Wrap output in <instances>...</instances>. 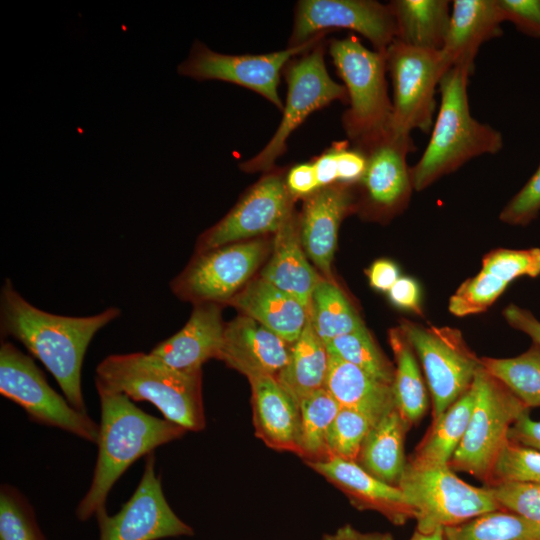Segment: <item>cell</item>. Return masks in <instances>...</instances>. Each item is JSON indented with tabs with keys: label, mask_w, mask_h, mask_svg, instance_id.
Wrapping results in <instances>:
<instances>
[{
	"label": "cell",
	"mask_w": 540,
	"mask_h": 540,
	"mask_svg": "<svg viewBox=\"0 0 540 540\" xmlns=\"http://www.w3.org/2000/svg\"><path fill=\"white\" fill-rule=\"evenodd\" d=\"M249 382L255 436L275 451L298 455V404L274 376H258Z\"/></svg>",
	"instance_id": "603a6c76"
},
{
	"label": "cell",
	"mask_w": 540,
	"mask_h": 540,
	"mask_svg": "<svg viewBox=\"0 0 540 540\" xmlns=\"http://www.w3.org/2000/svg\"><path fill=\"white\" fill-rule=\"evenodd\" d=\"M201 383V371H179L143 352L109 355L95 376V385L150 402L164 419L193 432L206 425Z\"/></svg>",
	"instance_id": "277c9868"
},
{
	"label": "cell",
	"mask_w": 540,
	"mask_h": 540,
	"mask_svg": "<svg viewBox=\"0 0 540 540\" xmlns=\"http://www.w3.org/2000/svg\"><path fill=\"white\" fill-rule=\"evenodd\" d=\"M396 22L397 41L415 48L441 51L449 21L446 0H394L389 2Z\"/></svg>",
	"instance_id": "83f0119b"
},
{
	"label": "cell",
	"mask_w": 540,
	"mask_h": 540,
	"mask_svg": "<svg viewBox=\"0 0 540 540\" xmlns=\"http://www.w3.org/2000/svg\"><path fill=\"white\" fill-rule=\"evenodd\" d=\"M310 163L313 166L319 187L335 183L354 184L365 169L364 153L346 142L333 144Z\"/></svg>",
	"instance_id": "74e56055"
},
{
	"label": "cell",
	"mask_w": 540,
	"mask_h": 540,
	"mask_svg": "<svg viewBox=\"0 0 540 540\" xmlns=\"http://www.w3.org/2000/svg\"><path fill=\"white\" fill-rule=\"evenodd\" d=\"M410 540H445L444 530L439 528L430 533H421L415 530Z\"/></svg>",
	"instance_id": "f5cc1de1"
},
{
	"label": "cell",
	"mask_w": 540,
	"mask_h": 540,
	"mask_svg": "<svg viewBox=\"0 0 540 540\" xmlns=\"http://www.w3.org/2000/svg\"><path fill=\"white\" fill-rule=\"evenodd\" d=\"M339 409L340 406L325 388L300 402L297 456L306 464L329 459L327 438Z\"/></svg>",
	"instance_id": "1f68e13d"
},
{
	"label": "cell",
	"mask_w": 540,
	"mask_h": 540,
	"mask_svg": "<svg viewBox=\"0 0 540 540\" xmlns=\"http://www.w3.org/2000/svg\"><path fill=\"white\" fill-rule=\"evenodd\" d=\"M155 462L154 452L146 456L140 482L118 513L110 516L106 508L96 513L99 540H159L193 535L191 526L168 504Z\"/></svg>",
	"instance_id": "9a60e30c"
},
{
	"label": "cell",
	"mask_w": 540,
	"mask_h": 540,
	"mask_svg": "<svg viewBox=\"0 0 540 540\" xmlns=\"http://www.w3.org/2000/svg\"><path fill=\"white\" fill-rule=\"evenodd\" d=\"M472 386L474 407L463 439L448 466L489 485L495 463L509 442L511 426L529 408L482 365Z\"/></svg>",
	"instance_id": "8992f818"
},
{
	"label": "cell",
	"mask_w": 540,
	"mask_h": 540,
	"mask_svg": "<svg viewBox=\"0 0 540 540\" xmlns=\"http://www.w3.org/2000/svg\"><path fill=\"white\" fill-rule=\"evenodd\" d=\"M225 326L220 304H196L182 329L158 343L149 353L173 369L201 371L205 362L217 358Z\"/></svg>",
	"instance_id": "44dd1931"
},
{
	"label": "cell",
	"mask_w": 540,
	"mask_h": 540,
	"mask_svg": "<svg viewBox=\"0 0 540 540\" xmlns=\"http://www.w3.org/2000/svg\"><path fill=\"white\" fill-rule=\"evenodd\" d=\"M324 388L341 408L358 411L374 423L396 408L392 385L332 354Z\"/></svg>",
	"instance_id": "484cf974"
},
{
	"label": "cell",
	"mask_w": 540,
	"mask_h": 540,
	"mask_svg": "<svg viewBox=\"0 0 540 540\" xmlns=\"http://www.w3.org/2000/svg\"><path fill=\"white\" fill-rule=\"evenodd\" d=\"M374 424L366 415L340 407L328 433L329 459L357 462L363 443Z\"/></svg>",
	"instance_id": "f35d334b"
},
{
	"label": "cell",
	"mask_w": 540,
	"mask_h": 540,
	"mask_svg": "<svg viewBox=\"0 0 540 540\" xmlns=\"http://www.w3.org/2000/svg\"><path fill=\"white\" fill-rule=\"evenodd\" d=\"M393 87L390 129L428 133L434 124L435 92L448 71L440 51L415 48L395 40L385 51Z\"/></svg>",
	"instance_id": "8fae6325"
},
{
	"label": "cell",
	"mask_w": 540,
	"mask_h": 540,
	"mask_svg": "<svg viewBox=\"0 0 540 540\" xmlns=\"http://www.w3.org/2000/svg\"><path fill=\"white\" fill-rule=\"evenodd\" d=\"M275 234L273 254L261 278L293 296L308 310L312 293L322 278L301 248L299 216L293 211Z\"/></svg>",
	"instance_id": "cb8c5ba5"
},
{
	"label": "cell",
	"mask_w": 540,
	"mask_h": 540,
	"mask_svg": "<svg viewBox=\"0 0 540 540\" xmlns=\"http://www.w3.org/2000/svg\"><path fill=\"white\" fill-rule=\"evenodd\" d=\"M327 46L348 96L343 129L352 146L363 147L390 129L386 54L369 50L353 35L330 39Z\"/></svg>",
	"instance_id": "5b68a950"
},
{
	"label": "cell",
	"mask_w": 540,
	"mask_h": 540,
	"mask_svg": "<svg viewBox=\"0 0 540 540\" xmlns=\"http://www.w3.org/2000/svg\"><path fill=\"white\" fill-rule=\"evenodd\" d=\"M267 252L265 242L253 240L198 252L171 283L181 299L200 303L229 302L258 268Z\"/></svg>",
	"instance_id": "4fadbf2b"
},
{
	"label": "cell",
	"mask_w": 540,
	"mask_h": 540,
	"mask_svg": "<svg viewBox=\"0 0 540 540\" xmlns=\"http://www.w3.org/2000/svg\"><path fill=\"white\" fill-rule=\"evenodd\" d=\"M291 344L251 317L226 324L217 358L249 379L274 376L289 360Z\"/></svg>",
	"instance_id": "ffe728a7"
},
{
	"label": "cell",
	"mask_w": 540,
	"mask_h": 540,
	"mask_svg": "<svg viewBox=\"0 0 540 540\" xmlns=\"http://www.w3.org/2000/svg\"><path fill=\"white\" fill-rule=\"evenodd\" d=\"M307 465L340 490L360 511L378 512L398 526L416 517L415 509L399 487L377 479L357 462L330 458Z\"/></svg>",
	"instance_id": "d6986e66"
},
{
	"label": "cell",
	"mask_w": 540,
	"mask_h": 540,
	"mask_svg": "<svg viewBox=\"0 0 540 540\" xmlns=\"http://www.w3.org/2000/svg\"><path fill=\"white\" fill-rule=\"evenodd\" d=\"M397 487L415 509L416 530L421 533L502 510L486 486L466 483L448 465L421 466L407 461Z\"/></svg>",
	"instance_id": "ba28073f"
},
{
	"label": "cell",
	"mask_w": 540,
	"mask_h": 540,
	"mask_svg": "<svg viewBox=\"0 0 540 540\" xmlns=\"http://www.w3.org/2000/svg\"><path fill=\"white\" fill-rule=\"evenodd\" d=\"M287 188L295 197H307L320 189L313 166L310 162L292 166L285 174Z\"/></svg>",
	"instance_id": "bcb514c9"
},
{
	"label": "cell",
	"mask_w": 540,
	"mask_h": 540,
	"mask_svg": "<svg viewBox=\"0 0 540 540\" xmlns=\"http://www.w3.org/2000/svg\"><path fill=\"white\" fill-rule=\"evenodd\" d=\"M503 316L511 327L525 333L533 343L540 345V321L529 310L510 304L503 310Z\"/></svg>",
	"instance_id": "681fc988"
},
{
	"label": "cell",
	"mask_w": 540,
	"mask_h": 540,
	"mask_svg": "<svg viewBox=\"0 0 540 540\" xmlns=\"http://www.w3.org/2000/svg\"><path fill=\"white\" fill-rule=\"evenodd\" d=\"M329 354L351 363L375 379L393 385L395 367L377 347L366 327L328 342Z\"/></svg>",
	"instance_id": "d590c367"
},
{
	"label": "cell",
	"mask_w": 540,
	"mask_h": 540,
	"mask_svg": "<svg viewBox=\"0 0 540 540\" xmlns=\"http://www.w3.org/2000/svg\"><path fill=\"white\" fill-rule=\"evenodd\" d=\"M293 201L285 173L275 167L266 172L218 223L200 236L198 252L276 233L294 211Z\"/></svg>",
	"instance_id": "2e32d148"
},
{
	"label": "cell",
	"mask_w": 540,
	"mask_h": 540,
	"mask_svg": "<svg viewBox=\"0 0 540 540\" xmlns=\"http://www.w3.org/2000/svg\"><path fill=\"white\" fill-rule=\"evenodd\" d=\"M503 22L497 0L453 1L445 43L440 51L448 70L465 67L473 71L481 45L502 35Z\"/></svg>",
	"instance_id": "7402d4cb"
},
{
	"label": "cell",
	"mask_w": 540,
	"mask_h": 540,
	"mask_svg": "<svg viewBox=\"0 0 540 540\" xmlns=\"http://www.w3.org/2000/svg\"><path fill=\"white\" fill-rule=\"evenodd\" d=\"M389 342L395 359L393 392L396 408L411 426L418 423L428 408V398L415 352L398 327L389 333Z\"/></svg>",
	"instance_id": "4dcf8cb0"
},
{
	"label": "cell",
	"mask_w": 540,
	"mask_h": 540,
	"mask_svg": "<svg viewBox=\"0 0 540 540\" xmlns=\"http://www.w3.org/2000/svg\"><path fill=\"white\" fill-rule=\"evenodd\" d=\"M509 283L481 269L463 282L451 296L449 311L458 317L486 311L504 292Z\"/></svg>",
	"instance_id": "ab89813d"
},
{
	"label": "cell",
	"mask_w": 540,
	"mask_h": 540,
	"mask_svg": "<svg viewBox=\"0 0 540 540\" xmlns=\"http://www.w3.org/2000/svg\"><path fill=\"white\" fill-rule=\"evenodd\" d=\"M472 70L453 67L439 83L440 108L430 140L411 167L412 185L421 191L475 157L496 154L503 147L502 134L470 113L467 86Z\"/></svg>",
	"instance_id": "3957f363"
},
{
	"label": "cell",
	"mask_w": 540,
	"mask_h": 540,
	"mask_svg": "<svg viewBox=\"0 0 540 540\" xmlns=\"http://www.w3.org/2000/svg\"><path fill=\"white\" fill-rule=\"evenodd\" d=\"M358 149L365 156V169L358 181L365 200L380 213L400 208L413 188L406 160L416 149L411 135L389 129Z\"/></svg>",
	"instance_id": "e0dca14e"
},
{
	"label": "cell",
	"mask_w": 540,
	"mask_h": 540,
	"mask_svg": "<svg viewBox=\"0 0 540 540\" xmlns=\"http://www.w3.org/2000/svg\"><path fill=\"white\" fill-rule=\"evenodd\" d=\"M96 389L101 411L98 455L90 487L76 508L80 521L106 508L110 490L136 460L187 432L180 425L144 412L125 394L98 385Z\"/></svg>",
	"instance_id": "7a4b0ae2"
},
{
	"label": "cell",
	"mask_w": 540,
	"mask_h": 540,
	"mask_svg": "<svg viewBox=\"0 0 540 540\" xmlns=\"http://www.w3.org/2000/svg\"><path fill=\"white\" fill-rule=\"evenodd\" d=\"M352 185L335 183L318 189L305 197L298 215L300 239L305 253L325 279L331 282H334L332 261L338 229L343 218L356 205Z\"/></svg>",
	"instance_id": "ac0fdd59"
},
{
	"label": "cell",
	"mask_w": 540,
	"mask_h": 540,
	"mask_svg": "<svg viewBox=\"0 0 540 540\" xmlns=\"http://www.w3.org/2000/svg\"><path fill=\"white\" fill-rule=\"evenodd\" d=\"M121 314L110 307L86 317L63 316L29 303L6 278L0 292L1 336L23 344L54 376L65 398L86 412L81 370L88 345L95 334Z\"/></svg>",
	"instance_id": "6da1fadb"
},
{
	"label": "cell",
	"mask_w": 540,
	"mask_h": 540,
	"mask_svg": "<svg viewBox=\"0 0 540 540\" xmlns=\"http://www.w3.org/2000/svg\"><path fill=\"white\" fill-rule=\"evenodd\" d=\"M308 317L325 345L338 336L365 327L339 287L323 278L312 293Z\"/></svg>",
	"instance_id": "d6a6232c"
},
{
	"label": "cell",
	"mask_w": 540,
	"mask_h": 540,
	"mask_svg": "<svg viewBox=\"0 0 540 540\" xmlns=\"http://www.w3.org/2000/svg\"><path fill=\"white\" fill-rule=\"evenodd\" d=\"M540 212V165L524 187L507 203L500 220L511 225H526Z\"/></svg>",
	"instance_id": "ee69618b"
},
{
	"label": "cell",
	"mask_w": 540,
	"mask_h": 540,
	"mask_svg": "<svg viewBox=\"0 0 540 540\" xmlns=\"http://www.w3.org/2000/svg\"><path fill=\"white\" fill-rule=\"evenodd\" d=\"M475 403L473 386L430 424L428 432L407 458L421 466H446L465 434Z\"/></svg>",
	"instance_id": "f546056e"
},
{
	"label": "cell",
	"mask_w": 540,
	"mask_h": 540,
	"mask_svg": "<svg viewBox=\"0 0 540 540\" xmlns=\"http://www.w3.org/2000/svg\"><path fill=\"white\" fill-rule=\"evenodd\" d=\"M328 367V351L308 317L301 335L291 345L287 364L276 379L299 406L304 398L325 387Z\"/></svg>",
	"instance_id": "f1b7e54d"
},
{
	"label": "cell",
	"mask_w": 540,
	"mask_h": 540,
	"mask_svg": "<svg viewBox=\"0 0 540 540\" xmlns=\"http://www.w3.org/2000/svg\"><path fill=\"white\" fill-rule=\"evenodd\" d=\"M370 285L379 291H389L399 279L397 266L389 260L375 261L367 271Z\"/></svg>",
	"instance_id": "f907efd6"
},
{
	"label": "cell",
	"mask_w": 540,
	"mask_h": 540,
	"mask_svg": "<svg viewBox=\"0 0 540 540\" xmlns=\"http://www.w3.org/2000/svg\"><path fill=\"white\" fill-rule=\"evenodd\" d=\"M326 46L323 39L287 63L283 73L288 89L280 124L263 149L239 165L242 171L266 173L274 169L277 159L286 152L288 138L311 113L334 101L348 102L345 86L335 82L327 71Z\"/></svg>",
	"instance_id": "52a82bcc"
},
{
	"label": "cell",
	"mask_w": 540,
	"mask_h": 540,
	"mask_svg": "<svg viewBox=\"0 0 540 540\" xmlns=\"http://www.w3.org/2000/svg\"><path fill=\"white\" fill-rule=\"evenodd\" d=\"M323 540H395L388 532H362L350 524L343 525L333 533L323 535Z\"/></svg>",
	"instance_id": "816d5d0a"
},
{
	"label": "cell",
	"mask_w": 540,
	"mask_h": 540,
	"mask_svg": "<svg viewBox=\"0 0 540 540\" xmlns=\"http://www.w3.org/2000/svg\"><path fill=\"white\" fill-rule=\"evenodd\" d=\"M229 302L291 345L308 321V310L298 300L261 277Z\"/></svg>",
	"instance_id": "d4e9b609"
},
{
	"label": "cell",
	"mask_w": 540,
	"mask_h": 540,
	"mask_svg": "<svg viewBox=\"0 0 540 540\" xmlns=\"http://www.w3.org/2000/svg\"><path fill=\"white\" fill-rule=\"evenodd\" d=\"M445 540H540V526L506 510L445 527Z\"/></svg>",
	"instance_id": "e575fe53"
},
{
	"label": "cell",
	"mask_w": 540,
	"mask_h": 540,
	"mask_svg": "<svg viewBox=\"0 0 540 540\" xmlns=\"http://www.w3.org/2000/svg\"><path fill=\"white\" fill-rule=\"evenodd\" d=\"M509 441L540 451V421L533 420L529 411L524 412L511 426Z\"/></svg>",
	"instance_id": "7dc6e473"
},
{
	"label": "cell",
	"mask_w": 540,
	"mask_h": 540,
	"mask_svg": "<svg viewBox=\"0 0 540 540\" xmlns=\"http://www.w3.org/2000/svg\"><path fill=\"white\" fill-rule=\"evenodd\" d=\"M388 294L391 302L397 307L420 312V289L412 278L399 277Z\"/></svg>",
	"instance_id": "c3c4849f"
},
{
	"label": "cell",
	"mask_w": 540,
	"mask_h": 540,
	"mask_svg": "<svg viewBox=\"0 0 540 540\" xmlns=\"http://www.w3.org/2000/svg\"><path fill=\"white\" fill-rule=\"evenodd\" d=\"M399 328L422 364L432 396L434 423L471 388L481 367L480 358L456 328L423 326L406 319L401 320Z\"/></svg>",
	"instance_id": "30bf717a"
},
{
	"label": "cell",
	"mask_w": 540,
	"mask_h": 540,
	"mask_svg": "<svg viewBox=\"0 0 540 540\" xmlns=\"http://www.w3.org/2000/svg\"><path fill=\"white\" fill-rule=\"evenodd\" d=\"M499 482L540 484V451L509 441L495 463L489 485Z\"/></svg>",
	"instance_id": "60d3db41"
},
{
	"label": "cell",
	"mask_w": 540,
	"mask_h": 540,
	"mask_svg": "<svg viewBox=\"0 0 540 540\" xmlns=\"http://www.w3.org/2000/svg\"><path fill=\"white\" fill-rule=\"evenodd\" d=\"M483 368L512 391L527 408L540 407V345L533 343L511 358H480Z\"/></svg>",
	"instance_id": "836d02e7"
},
{
	"label": "cell",
	"mask_w": 540,
	"mask_h": 540,
	"mask_svg": "<svg viewBox=\"0 0 540 540\" xmlns=\"http://www.w3.org/2000/svg\"><path fill=\"white\" fill-rule=\"evenodd\" d=\"M0 393L23 408L31 421L97 443L99 424L57 393L34 360L8 341L0 347Z\"/></svg>",
	"instance_id": "9c48e42d"
},
{
	"label": "cell",
	"mask_w": 540,
	"mask_h": 540,
	"mask_svg": "<svg viewBox=\"0 0 540 540\" xmlns=\"http://www.w3.org/2000/svg\"><path fill=\"white\" fill-rule=\"evenodd\" d=\"M327 33L323 32L300 46L264 54H222L195 40L189 56L178 66L177 72L198 81L220 80L245 87L282 111L284 104L278 87L285 66L292 58L325 39Z\"/></svg>",
	"instance_id": "7c38bea8"
},
{
	"label": "cell",
	"mask_w": 540,
	"mask_h": 540,
	"mask_svg": "<svg viewBox=\"0 0 540 540\" xmlns=\"http://www.w3.org/2000/svg\"><path fill=\"white\" fill-rule=\"evenodd\" d=\"M335 29L359 33L378 52H385L396 39V22L389 3L374 0H301L295 7L287 47L300 46L323 32Z\"/></svg>",
	"instance_id": "5bb4252c"
},
{
	"label": "cell",
	"mask_w": 540,
	"mask_h": 540,
	"mask_svg": "<svg viewBox=\"0 0 540 540\" xmlns=\"http://www.w3.org/2000/svg\"><path fill=\"white\" fill-rule=\"evenodd\" d=\"M504 20L540 39V0H497Z\"/></svg>",
	"instance_id": "f6af8a7d"
},
{
	"label": "cell",
	"mask_w": 540,
	"mask_h": 540,
	"mask_svg": "<svg viewBox=\"0 0 540 540\" xmlns=\"http://www.w3.org/2000/svg\"><path fill=\"white\" fill-rule=\"evenodd\" d=\"M486 487L502 510L540 526V484L499 482Z\"/></svg>",
	"instance_id": "7bdbcfd3"
},
{
	"label": "cell",
	"mask_w": 540,
	"mask_h": 540,
	"mask_svg": "<svg viewBox=\"0 0 540 540\" xmlns=\"http://www.w3.org/2000/svg\"><path fill=\"white\" fill-rule=\"evenodd\" d=\"M482 270L510 283L520 277L540 275V248L497 249L485 255Z\"/></svg>",
	"instance_id": "b9f144b4"
},
{
	"label": "cell",
	"mask_w": 540,
	"mask_h": 540,
	"mask_svg": "<svg viewBox=\"0 0 540 540\" xmlns=\"http://www.w3.org/2000/svg\"><path fill=\"white\" fill-rule=\"evenodd\" d=\"M409 428L397 408L384 415L369 431L357 463L377 479L397 486L407 463L404 441Z\"/></svg>",
	"instance_id": "4316f807"
},
{
	"label": "cell",
	"mask_w": 540,
	"mask_h": 540,
	"mask_svg": "<svg viewBox=\"0 0 540 540\" xmlns=\"http://www.w3.org/2000/svg\"><path fill=\"white\" fill-rule=\"evenodd\" d=\"M0 540H46L28 499L8 484L0 488Z\"/></svg>",
	"instance_id": "8d00e7d4"
}]
</instances>
